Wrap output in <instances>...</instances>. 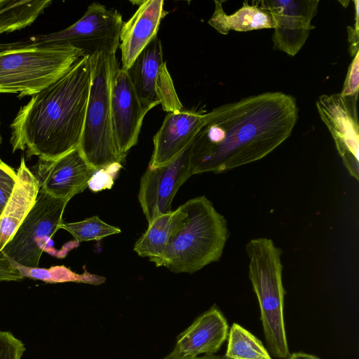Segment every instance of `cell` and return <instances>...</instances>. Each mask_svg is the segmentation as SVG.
<instances>
[{
    "label": "cell",
    "instance_id": "obj_5",
    "mask_svg": "<svg viewBox=\"0 0 359 359\" xmlns=\"http://www.w3.org/2000/svg\"><path fill=\"white\" fill-rule=\"evenodd\" d=\"M245 251L268 351L276 359H286L290 353L283 317V250L270 238H256L246 243Z\"/></svg>",
    "mask_w": 359,
    "mask_h": 359
},
{
    "label": "cell",
    "instance_id": "obj_9",
    "mask_svg": "<svg viewBox=\"0 0 359 359\" xmlns=\"http://www.w3.org/2000/svg\"><path fill=\"white\" fill-rule=\"evenodd\" d=\"M358 96L322 95L316 100L320 116L327 127L350 175L359 180Z\"/></svg>",
    "mask_w": 359,
    "mask_h": 359
},
{
    "label": "cell",
    "instance_id": "obj_21",
    "mask_svg": "<svg viewBox=\"0 0 359 359\" xmlns=\"http://www.w3.org/2000/svg\"><path fill=\"white\" fill-rule=\"evenodd\" d=\"M51 3L50 0H0V34L31 25Z\"/></svg>",
    "mask_w": 359,
    "mask_h": 359
},
{
    "label": "cell",
    "instance_id": "obj_32",
    "mask_svg": "<svg viewBox=\"0 0 359 359\" xmlns=\"http://www.w3.org/2000/svg\"><path fill=\"white\" fill-rule=\"evenodd\" d=\"M191 359H228L224 355H217L215 354L204 355L203 356H198Z\"/></svg>",
    "mask_w": 359,
    "mask_h": 359
},
{
    "label": "cell",
    "instance_id": "obj_31",
    "mask_svg": "<svg viewBox=\"0 0 359 359\" xmlns=\"http://www.w3.org/2000/svg\"><path fill=\"white\" fill-rule=\"evenodd\" d=\"M286 359H320L317 356L303 352H297L290 354Z\"/></svg>",
    "mask_w": 359,
    "mask_h": 359
},
{
    "label": "cell",
    "instance_id": "obj_2",
    "mask_svg": "<svg viewBox=\"0 0 359 359\" xmlns=\"http://www.w3.org/2000/svg\"><path fill=\"white\" fill-rule=\"evenodd\" d=\"M91 83L89 55L80 57L62 76L34 95L13 121V151L55 159L79 147Z\"/></svg>",
    "mask_w": 359,
    "mask_h": 359
},
{
    "label": "cell",
    "instance_id": "obj_28",
    "mask_svg": "<svg viewBox=\"0 0 359 359\" xmlns=\"http://www.w3.org/2000/svg\"><path fill=\"white\" fill-rule=\"evenodd\" d=\"M121 168V164H114L107 168L96 170L88 182V187L93 191L110 189L114 184L115 173Z\"/></svg>",
    "mask_w": 359,
    "mask_h": 359
},
{
    "label": "cell",
    "instance_id": "obj_17",
    "mask_svg": "<svg viewBox=\"0 0 359 359\" xmlns=\"http://www.w3.org/2000/svg\"><path fill=\"white\" fill-rule=\"evenodd\" d=\"M39 182L21 157L14 189L0 214V255L34 206Z\"/></svg>",
    "mask_w": 359,
    "mask_h": 359
},
{
    "label": "cell",
    "instance_id": "obj_12",
    "mask_svg": "<svg viewBox=\"0 0 359 359\" xmlns=\"http://www.w3.org/2000/svg\"><path fill=\"white\" fill-rule=\"evenodd\" d=\"M271 13L274 22L272 36L274 50L294 56L303 47L311 24L318 11L319 0H260Z\"/></svg>",
    "mask_w": 359,
    "mask_h": 359
},
{
    "label": "cell",
    "instance_id": "obj_13",
    "mask_svg": "<svg viewBox=\"0 0 359 359\" xmlns=\"http://www.w3.org/2000/svg\"><path fill=\"white\" fill-rule=\"evenodd\" d=\"M32 169L41 189L50 196L69 200L87 188L96 171L79 147L55 159L39 158Z\"/></svg>",
    "mask_w": 359,
    "mask_h": 359
},
{
    "label": "cell",
    "instance_id": "obj_7",
    "mask_svg": "<svg viewBox=\"0 0 359 359\" xmlns=\"http://www.w3.org/2000/svg\"><path fill=\"white\" fill-rule=\"evenodd\" d=\"M69 201L56 198L40 188L36 202L1 255L28 268H38L47 241L61 229Z\"/></svg>",
    "mask_w": 359,
    "mask_h": 359
},
{
    "label": "cell",
    "instance_id": "obj_26",
    "mask_svg": "<svg viewBox=\"0 0 359 359\" xmlns=\"http://www.w3.org/2000/svg\"><path fill=\"white\" fill-rule=\"evenodd\" d=\"M24 343L8 331L0 330V359H22Z\"/></svg>",
    "mask_w": 359,
    "mask_h": 359
},
{
    "label": "cell",
    "instance_id": "obj_3",
    "mask_svg": "<svg viewBox=\"0 0 359 359\" xmlns=\"http://www.w3.org/2000/svg\"><path fill=\"white\" fill-rule=\"evenodd\" d=\"M184 215L155 264L174 273H195L218 262L229 236L227 221L205 196L181 205Z\"/></svg>",
    "mask_w": 359,
    "mask_h": 359
},
{
    "label": "cell",
    "instance_id": "obj_15",
    "mask_svg": "<svg viewBox=\"0 0 359 359\" xmlns=\"http://www.w3.org/2000/svg\"><path fill=\"white\" fill-rule=\"evenodd\" d=\"M205 118V114L192 111L168 113L153 137L154 150L148 168L164 165L179 156L191 142Z\"/></svg>",
    "mask_w": 359,
    "mask_h": 359
},
{
    "label": "cell",
    "instance_id": "obj_25",
    "mask_svg": "<svg viewBox=\"0 0 359 359\" xmlns=\"http://www.w3.org/2000/svg\"><path fill=\"white\" fill-rule=\"evenodd\" d=\"M156 92L159 104L167 112L183 110V106L178 98L172 79L167 69L166 62L161 66L156 81Z\"/></svg>",
    "mask_w": 359,
    "mask_h": 359
},
{
    "label": "cell",
    "instance_id": "obj_33",
    "mask_svg": "<svg viewBox=\"0 0 359 359\" xmlns=\"http://www.w3.org/2000/svg\"><path fill=\"white\" fill-rule=\"evenodd\" d=\"M0 143H1V135H0ZM1 161H1V158H0V162H1Z\"/></svg>",
    "mask_w": 359,
    "mask_h": 359
},
{
    "label": "cell",
    "instance_id": "obj_16",
    "mask_svg": "<svg viewBox=\"0 0 359 359\" xmlns=\"http://www.w3.org/2000/svg\"><path fill=\"white\" fill-rule=\"evenodd\" d=\"M163 0H144L132 17L123 22L120 33L121 69L127 71L143 49L157 36L162 19L168 13Z\"/></svg>",
    "mask_w": 359,
    "mask_h": 359
},
{
    "label": "cell",
    "instance_id": "obj_30",
    "mask_svg": "<svg viewBox=\"0 0 359 359\" xmlns=\"http://www.w3.org/2000/svg\"><path fill=\"white\" fill-rule=\"evenodd\" d=\"M23 280L19 271L5 257L0 255V282L20 281Z\"/></svg>",
    "mask_w": 359,
    "mask_h": 359
},
{
    "label": "cell",
    "instance_id": "obj_14",
    "mask_svg": "<svg viewBox=\"0 0 359 359\" xmlns=\"http://www.w3.org/2000/svg\"><path fill=\"white\" fill-rule=\"evenodd\" d=\"M229 334L227 320L215 305L203 313L177 337L173 350L164 359H191L217 353Z\"/></svg>",
    "mask_w": 359,
    "mask_h": 359
},
{
    "label": "cell",
    "instance_id": "obj_11",
    "mask_svg": "<svg viewBox=\"0 0 359 359\" xmlns=\"http://www.w3.org/2000/svg\"><path fill=\"white\" fill-rule=\"evenodd\" d=\"M147 113L127 72L119 67L116 57L111 77V116L115 144L123 159L137 143Z\"/></svg>",
    "mask_w": 359,
    "mask_h": 359
},
{
    "label": "cell",
    "instance_id": "obj_24",
    "mask_svg": "<svg viewBox=\"0 0 359 359\" xmlns=\"http://www.w3.org/2000/svg\"><path fill=\"white\" fill-rule=\"evenodd\" d=\"M61 229L68 231L77 242L99 241L121 232L119 228L107 224L96 215L79 222H63Z\"/></svg>",
    "mask_w": 359,
    "mask_h": 359
},
{
    "label": "cell",
    "instance_id": "obj_4",
    "mask_svg": "<svg viewBox=\"0 0 359 359\" xmlns=\"http://www.w3.org/2000/svg\"><path fill=\"white\" fill-rule=\"evenodd\" d=\"M83 55L70 43L0 46V93L33 96Z\"/></svg>",
    "mask_w": 359,
    "mask_h": 359
},
{
    "label": "cell",
    "instance_id": "obj_29",
    "mask_svg": "<svg viewBox=\"0 0 359 359\" xmlns=\"http://www.w3.org/2000/svg\"><path fill=\"white\" fill-rule=\"evenodd\" d=\"M359 88V52L353 55L350 64L346 80L340 93L344 96H358Z\"/></svg>",
    "mask_w": 359,
    "mask_h": 359
},
{
    "label": "cell",
    "instance_id": "obj_8",
    "mask_svg": "<svg viewBox=\"0 0 359 359\" xmlns=\"http://www.w3.org/2000/svg\"><path fill=\"white\" fill-rule=\"evenodd\" d=\"M123 21L116 8L93 2L83 15L71 26L50 34L32 38L31 44L70 43L81 49L84 55L104 52L116 54L120 44V33Z\"/></svg>",
    "mask_w": 359,
    "mask_h": 359
},
{
    "label": "cell",
    "instance_id": "obj_22",
    "mask_svg": "<svg viewBox=\"0 0 359 359\" xmlns=\"http://www.w3.org/2000/svg\"><path fill=\"white\" fill-rule=\"evenodd\" d=\"M227 337L228 359H272L261 340L238 323H233Z\"/></svg>",
    "mask_w": 359,
    "mask_h": 359
},
{
    "label": "cell",
    "instance_id": "obj_27",
    "mask_svg": "<svg viewBox=\"0 0 359 359\" xmlns=\"http://www.w3.org/2000/svg\"><path fill=\"white\" fill-rule=\"evenodd\" d=\"M17 180V172L4 162H0V214L9 198Z\"/></svg>",
    "mask_w": 359,
    "mask_h": 359
},
{
    "label": "cell",
    "instance_id": "obj_1",
    "mask_svg": "<svg viewBox=\"0 0 359 359\" xmlns=\"http://www.w3.org/2000/svg\"><path fill=\"white\" fill-rule=\"evenodd\" d=\"M297 119L295 98L282 92L213 109L191 142L192 175L219 174L263 158L290 136Z\"/></svg>",
    "mask_w": 359,
    "mask_h": 359
},
{
    "label": "cell",
    "instance_id": "obj_10",
    "mask_svg": "<svg viewBox=\"0 0 359 359\" xmlns=\"http://www.w3.org/2000/svg\"><path fill=\"white\" fill-rule=\"evenodd\" d=\"M189 145L170 163L147 168L141 177L138 200L148 223L172 211V203L180 187L192 175Z\"/></svg>",
    "mask_w": 359,
    "mask_h": 359
},
{
    "label": "cell",
    "instance_id": "obj_18",
    "mask_svg": "<svg viewBox=\"0 0 359 359\" xmlns=\"http://www.w3.org/2000/svg\"><path fill=\"white\" fill-rule=\"evenodd\" d=\"M165 62L161 40L155 37L126 71L142 107L147 112L159 104L156 92L160 69Z\"/></svg>",
    "mask_w": 359,
    "mask_h": 359
},
{
    "label": "cell",
    "instance_id": "obj_23",
    "mask_svg": "<svg viewBox=\"0 0 359 359\" xmlns=\"http://www.w3.org/2000/svg\"><path fill=\"white\" fill-rule=\"evenodd\" d=\"M11 262L19 271L23 278L39 280L46 283L77 282L97 285L105 280L104 277L92 275L87 272L82 275L76 274L64 266H55L50 269L28 268Z\"/></svg>",
    "mask_w": 359,
    "mask_h": 359
},
{
    "label": "cell",
    "instance_id": "obj_6",
    "mask_svg": "<svg viewBox=\"0 0 359 359\" xmlns=\"http://www.w3.org/2000/svg\"><path fill=\"white\" fill-rule=\"evenodd\" d=\"M90 57L91 83L79 149L95 170L120 163L111 116V77L116 54L96 53Z\"/></svg>",
    "mask_w": 359,
    "mask_h": 359
},
{
    "label": "cell",
    "instance_id": "obj_20",
    "mask_svg": "<svg viewBox=\"0 0 359 359\" xmlns=\"http://www.w3.org/2000/svg\"><path fill=\"white\" fill-rule=\"evenodd\" d=\"M184 215L181 205L175 210L161 215L148 223L146 231L135 243L133 250L155 264L163 255L172 233Z\"/></svg>",
    "mask_w": 359,
    "mask_h": 359
},
{
    "label": "cell",
    "instance_id": "obj_19",
    "mask_svg": "<svg viewBox=\"0 0 359 359\" xmlns=\"http://www.w3.org/2000/svg\"><path fill=\"white\" fill-rule=\"evenodd\" d=\"M223 2L215 1V11L208 20V24L222 34L226 35L231 30L248 32L275 27L271 13L260 1H255L252 4L245 1L242 7L231 15L224 11Z\"/></svg>",
    "mask_w": 359,
    "mask_h": 359
}]
</instances>
